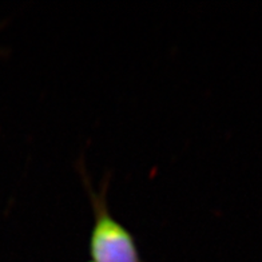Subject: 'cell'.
I'll return each mask as SVG.
<instances>
[{"label":"cell","mask_w":262,"mask_h":262,"mask_svg":"<svg viewBox=\"0 0 262 262\" xmlns=\"http://www.w3.org/2000/svg\"><path fill=\"white\" fill-rule=\"evenodd\" d=\"M76 169L82 177L83 186L90 200L94 215L87 262H145L141 257L134 234L110 211L107 202L110 172L106 174L99 190H95L83 159L78 161Z\"/></svg>","instance_id":"1"}]
</instances>
